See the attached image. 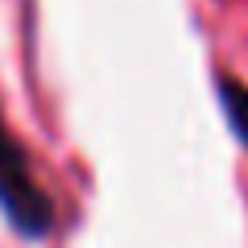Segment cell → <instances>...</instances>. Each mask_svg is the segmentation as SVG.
<instances>
[{
  "mask_svg": "<svg viewBox=\"0 0 248 248\" xmlns=\"http://www.w3.org/2000/svg\"><path fill=\"white\" fill-rule=\"evenodd\" d=\"M219 104L223 112H228L232 128H236L240 145L248 149V87L240 79H228V75H219Z\"/></svg>",
  "mask_w": 248,
  "mask_h": 248,
  "instance_id": "2",
  "label": "cell"
},
{
  "mask_svg": "<svg viewBox=\"0 0 248 248\" xmlns=\"http://www.w3.org/2000/svg\"><path fill=\"white\" fill-rule=\"evenodd\" d=\"M0 211L9 215V223L25 240H42L54 232V199L42 190V182L33 178L29 153L21 149V141L9 133V124L0 120Z\"/></svg>",
  "mask_w": 248,
  "mask_h": 248,
  "instance_id": "1",
  "label": "cell"
}]
</instances>
